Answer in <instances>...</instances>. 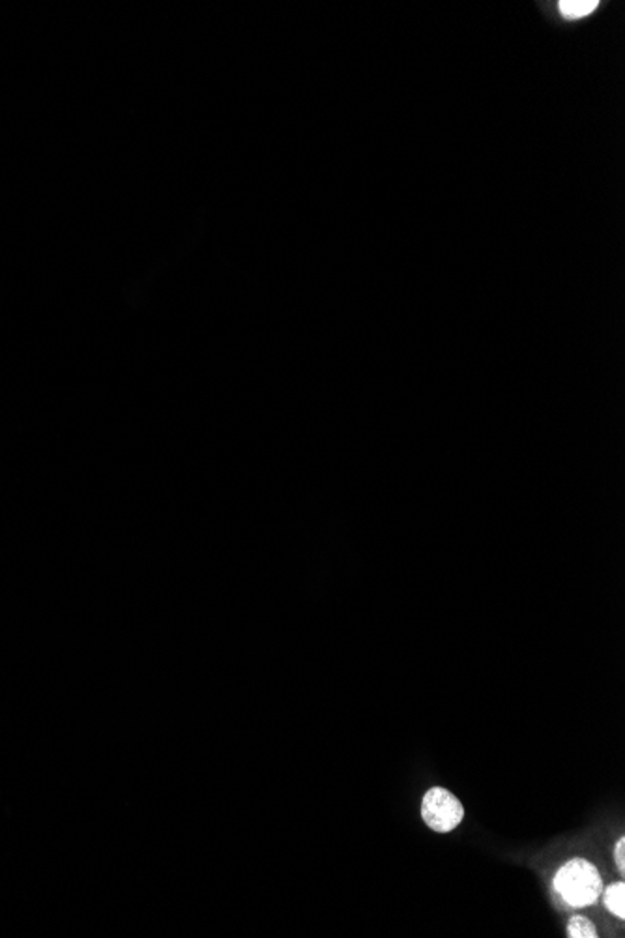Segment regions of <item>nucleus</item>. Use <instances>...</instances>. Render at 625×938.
Returning <instances> with one entry per match:
<instances>
[{"instance_id": "39448f33", "label": "nucleus", "mask_w": 625, "mask_h": 938, "mask_svg": "<svg viewBox=\"0 0 625 938\" xmlns=\"http://www.w3.org/2000/svg\"><path fill=\"white\" fill-rule=\"evenodd\" d=\"M567 937L569 938H598V929L593 927L590 919L585 916H574L567 924Z\"/></svg>"}, {"instance_id": "f257e3e1", "label": "nucleus", "mask_w": 625, "mask_h": 938, "mask_svg": "<svg viewBox=\"0 0 625 938\" xmlns=\"http://www.w3.org/2000/svg\"><path fill=\"white\" fill-rule=\"evenodd\" d=\"M554 892L569 906H588L600 900L603 880L587 860H569L554 875Z\"/></svg>"}, {"instance_id": "423d86ee", "label": "nucleus", "mask_w": 625, "mask_h": 938, "mask_svg": "<svg viewBox=\"0 0 625 938\" xmlns=\"http://www.w3.org/2000/svg\"><path fill=\"white\" fill-rule=\"evenodd\" d=\"M614 856H616V866H618L620 871H622V873H624V871H625V860H624V858H625V840H624V837H622V840L618 841V845H616V853H614Z\"/></svg>"}, {"instance_id": "20e7f679", "label": "nucleus", "mask_w": 625, "mask_h": 938, "mask_svg": "<svg viewBox=\"0 0 625 938\" xmlns=\"http://www.w3.org/2000/svg\"><path fill=\"white\" fill-rule=\"evenodd\" d=\"M605 905L611 913L616 914L620 919L625 918V884L614 882L605 890Z\"/></svg>"}, {"instance_id": "f03ea898", "label": "nucleus", "mask_w": 625, "mask_h": 938, "mask_svg": "<svg viewBox=\"0 0 625 938\" xmlns=\"http://www.w3.org/2000/svg\"><path fill=\"white\" fill-rule=\"evenodd\" d=\"M422 817L431 830L451 832L463 821V804L457 800V796L451 795L448 788L433 787L424 796Z\"/></svg>"}, {"instance_id": "7ed1b4c3", "label": "nucleus", "mask_w": 625, "mask_h": 938, "mask_svg": "<svg viewBox=\"0 0 625 938\" xmlns=\"http://www.w3.org/2000/svg\"><path fill=\"white\" fill-rule=\"evenodd\" d=\"M558 7H561L562 15L567 20H580V17L590 15L595 8L600 7V2H595V0H564Z\"/></svg>"}]
</instances>
